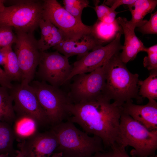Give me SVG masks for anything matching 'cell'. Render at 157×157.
I'll list each match as a JSON object with an SVG mask.
<instances>
[{
	"instance_id": "ac0fdd59",
	"label": "cell",
	"mask_w": 157,
	"mask_h": 157,
	"mask_svg": "<svg viewBox=\"0 0 157 157\" xmlns=\"http://www.w3.org/2000/svg\"><path fill=\"white\" fill-rule=\"evenodd\" d=\"M8 89L0 86V121L10 124L16 119L13 98Z\"/></svg>"
},
{
	"instance_id": "d6986e66",
	"label": "cell",
	"mask_w": 157,
	"mask_h": 157,
	"mask_svg": "<svg viewBox=\"0 0 157 157\" xmlns=\"http://www.w3.org/2000/svg\"><path fill=\"white\" fill-rule=\"evenodd\" d=\"M10 45L3 48L6 55V60L3 66L4 71L12 81L21 80L22 75L17 56Z\"/></svg>"
},
{
	"instance_id": "836d02e7",
	"label": "cell",
	"mask_w": 157,
	"mask_h": 157,
	"mask_svg": "<svg viewBox=\"0 0 157 157\" xmlns=\"http://www.w3.org/2000/svg\"><path fill=\"white\" fill-rule=\"evenodd\" d=\"M6 60V53L3 49H0V66L4 65Z\"/></svg>"
},
{
	"instance_id": "cb8c5ba5",
	"label": "cell",
	"mask_w": 157,
	"mask_h": 157,
	"mask_svg": "<svg viewBox=\"0 0 157 157\" xmlns=\"http://www.w3.org/2000/svg\"><path fill=\"white\" fill-rule=\"evenodd\" d=\"M64 7L70 14L78 21L82 22L81 15L83 9L88 7L87 0H63Z\"/></svg>"
},
{
	"instance_id": "5bb4252c",
	"label": "cell",
	"mask_w": 157,
	"mask_h": 157,
	"mask_svg": "<svg viewBox=\"0 0 157 157\" xmlns=\"http://www.w3.org/2000/svg\"><path fill=\"white\" fill-rule=\"evenodd\" d=\"M148 100L143 105L126 102L122 106V111L149 130H157V102L155 100Z\"/></svg>"
},
{
	"instance_id": "8992f818",
	"label": "cell",
	"mask_w": 157,
	"mask_h": 157,
	"mask_svg": "<svg viewBox=\"0 0 157 157\" xmlns=\"http://www.w3.org/2000/svg\"><path fill=\"white\" fill-rule=\"evenodd\" d=\"M43 2L21 1L0 12V27L9 26L16 30L33 32L42 18Z\"/></svg>"
},
{
	"instance_id": "3957f363",
	"label": "cell",
	"mask_w": 157,
	"mask_h": 157,
	"mask_svg": "<svg viewBox=\"0 0 157 157\" xmlns=\"http://www.w3.org/2000/svg\"><path fill=\"white\" fill-rule=\"evenodd\" d=\"M58 146L56 152H61L63 157H91L104 151L102 141L99 137L90 136L69 121L52 126Z\"/></svg>"
},
{
	"instance_id": "8fae6325",
	"label": "cell",
	"mask_w": 157,
	"mask_h": 157,
	"mask_svg": "<svg viewBox=\"0 0 157 157\" xmlns=\"http://www.w3.org/2000/svg\"><path fill=\"white\" fill-rule=\"evenodd\" d=\"M38 66L41 81L58 88L65 83L72 69L68 58L56 51H40Z\"/></svg>"
},
{
	"instance_id": "484cf974",
	"label": "cell",
	"mask_w": 157,
	"mask_h": 157,
	"mask_svg": "<svg viewBox=\"0 0 157 157\" xmlns=\"http://www.w3.org/2000/svg\"><path fill=\"white\" fill-rule=\"evenodd\" d=\"M13 28L9 26L0 27V49L15 43L16 36Z\"/></svg>"
},
{
	"instance_id": "74e56055",
	"label": "cell",
	"mask_w": 157,
	"mask_h": 157,
	"mask_svg": "<svg viewBox=\"0 0 157 157\" xmlns=\"http://www.w3.org/2000/svg\"><path fill=\"white\" fill-rule=\"evenodd\" d=\"M15 157H21L20 154L17 152L16 155Z\"/></svg>"
},
{
	"instance_id": "2e32d148",
	"label": "cell",
	"mask_w": 157,
	"mask_h": 157,
	"mask_svg": "<svg viewBox=\"0 0 157 157\" xmlns=\"http://www.w3.org/2000/svg\"><path fill=\"white\" fill-rule=\"evenodd\" d=\"M117 22L122 27L124 35V42L119 58L126 64L136 58L138 53L144 51L145 47L141 40L136 35L135 28L131 26L126 18L119 17L116 19Z\"/></svg>"
},
{
	"instance_id": "4dcf8cb0",
	"label": "cell",
	"mask_w": 157,
	"mask_h": 157,
	"mask_svg": "<svg viewBox=\"0 0 157 157\" xmlns=\"http://www.w3.org/2000/svg\"><path fill=\"white\" fill-rule=\"evenodd\" d=\"M110 148L113 152V157H130L125 150V147L122 146L115 143Z\"/></svg>"
},
{
	"instance_id": "e575fe53",
	"label": "cell",
	"mask_w": 157,
	"mask_h": 157,
	"mask_svg": "<svg viewBox=\"0 0 157 157\" xmlns=\"http://www.w3.org/2000/svg\"><path fill=\"white\" fill-rule=\"evenodd\" d=\"M5 2V0H0V12L3 11L6 7L4 5Z\"/></svg>"
},
{
	"instance_id": "6da1fadb",
	"label": "cell",
	"mask_w": 157,
	"mask_h": 157,
	"mask_svg": "<svg viewBox=\"0 0 157 157\" xmlns=\"http://www.w3.org/2000/svg\"><path fill=\"white\" fill-rule=\"evenodd\" d=\"M102 95L91 101L71 103L68 107L69 121L78 124L88 134L102 140L104 148L111 147L119 138L122 106Z\"/></svg>"
},
{
	"instance_id": "9a60e30c",
	"label": "cell",
	"mask_w": 157,
	"mask_h": 157,
	"mask_svg": "<svg viewBox=\"0 0 157 157\" xmlns=\"http://www.w3.org/2000/svg\"><path fill=\"white\" fill-rule=\"evenodd\" d=\"M106 42L99 39L91 33L78 40H67L63 42L53 48L68 58L77 55L79 59L97 47L103 45Z\"/></svg>"
},
{
	"instance_id": "f35d334b",
	"label": "cell",
	"mask_w": 157,
	"mask_h": 157,
	"mask_svg": "<svg viewBox=\"0 0 157 157\" xmlns=\"http://www.w3.org/2000/svg\"><path fill=\"white\" fill-rule=\"evenodd\" d=\"M149 157H157V155L156 156H149Z\"/></svg>"
},
{
	"instance_id": "603a6c76",
	"label": "cell",
	"mask_w": 157,
	"mask_h": 157,
	"mask_svg": "<svg viewBox=\"0 0 157 157\" xmlns=\"http://www.w3.org/2000/svg\"><path fill=\"white\" fill-rule=\"evenodd\" d=\"M65 40L62 32L53 25L51 33L49 36L43 40L37 41L38 47L40 51H45Z\"/></svg>"
},
{
	"instance_id": "f546056e",
	"label": "cell",
	"mask_w": 157,
	"mask_h": 157,
	"mask_svg": "<svg viewBox=\"0 0 157 157\" xmlns=\"http://www.w3.org/2000/svg\"><path fill=\"white\" fill-rule=\"evenodd\" d=\"M135 1L136 0H105V3L107 6H110L113 10H115L121 5H130L133 4Z\"/></svg>"
},
{
	"instance_id": "44dd1931",
	"label": "cell",
	"mask_w": 157,
	"mask_h": 157,
	"mask_svg": "<svg viewBox=\"0 0 157 157\" xmlns=\"http://www.w3.org/2000/svg\"><path fill=\"white\" fill-rule=\"evenodd\" d=\"M139 95L148 100L157 99V70L151 71L149 76L139 83Z\"/></svg>"
},
{
	"instance_id": "ffe728a7",
	"label": "cell",
	"mask_w": 157,
	"mask_h": 157,
	"mask_svg": "<svg viewBox=\"0 0 157 157\" xmlns=\"http://www.w3.org/2000/svg\"><path fill=\"white\" fill-rule=\"evenodd\" d=\"M10 124L0 121V154L10 155L14 152L15 134Z\"/></svg>"
},
{
	"instance_id": "277c9868",
	"label": "cell",
	"mask_w": 157,
	"mask_h": 157,
	"mask_svg": "<svg viewBox=\"0 0 157 157\" xmlns=\"http://www.w3.org/2000/svg\"><path fill=\"white\" fill-rule=\"evenodd\" d=\"M118 144L133 148L132 156L148 157L154 156L157 149V130L150 131L122 112L120 120Z\"/></svg>"
},
{
	"instance_id": "7c38bea8",
	"label": "cell",
	"mask_w": 157,
	"mask_h": 157,
	"mask_svg": "<svg viewBox=\"0 0 157 157\" xmlns=\"http://www.w3.org/2000/svg\"><path fill=\"white\" fill-rule=\"evenodd\" d=\"M121 33H117L114 39L105 46H99L74 62L66 83L77 74L91 72L102 66L114 54L122 50Z\"/></svg>"
},
{
	"instance_id": "d590c367",
	"label": "cell",
	"mask_w": 157,
	"mask_h": 157,
	"mask_svg": "<svg viewBox=\"0 0 157 157\" xmlns=\"http://www.w3.org/2000/svg\"><path fill=\"white\" fill-rule=\"evenodd\" d=\"M50 157H63V154L61 152H55Z\"/></svg>"
},
{
	"instance_id": "d4e9b609",
	"label": "cell",
	"mask_w": 157,
	"mask_h": 157,
	"mask_svg": "<svg viewBox=\"0 0 157 157\" xmlns=\"http://www.w3.org/2000/svg\"><path fill=\"white\" fill-rule=\"evenodd\" d=\"M144 51L147 54L143 58L144 67L151 71L157 70V44L149 47H145Z\"/></svg>"
},
{
	"instance_id": "7a4b0ae2",
	"label": "cell",
	"mask_w": 157,
	"mask_h": 157,
	"mask_svg": "<svg viewBox=\"0 0 157 157\" xmlns=\"http://www.w3.org/2000/svg\"><path fill=\"white\" fill-rule=\"evenodd\" d=\"M119 53L114 54L104 65L106 81L103 95L119 106L133 99L141 102L138 93L139 75L129 71Z\"/></svg>"
},
{
	"instance_id": "4316f807",
	"label": "cell",
	"mask_w": 157,
	"mask_h": 157,
	"mask_svg": "<svg viewBox=\"0 0 157 157\" xmlns=\"http://www.w3.org/2000/svg\"><path fill=\"white\" fill-rule=\"evenodd\" d=\"M138 30L144 34H157V11L151 13L149 20L138 28Z\"/></svg>"
},
{
	"instance_id": "52a82bcc",
	"label": "cell",
	"mask_w": 157,
	"mask_h": 157,
	"mask_svg": "<svg viewBox=\"0 0 157 157\" xmlns=\"http://www.w3.org/2000/svg\"><path fill=\"white\" fill-rule=\"evenodd\" d=\"M42 18L48 19L60 30L65 41L78 40L93 33L92 26L78 21L56 0L43 1Z\"/></svg>"
},
{
	"instance_id": "9c48e42d",
	"label": "cell",
	"mask_w": 157,
	"mask_h": 157,
	"mask_svg": "<svg viewBox=\"0 0 157 157\" xmlns=\"http://www.w3.org/2000/svg\"><path fill=\"white\" fill-rule=\"evenodd\" d=\"M14 52L22 75L21 83L29 84L33 80L39 64L40 51L33 32L16 30Z\"/></svg>"
},
{
	"instance_id": "8d00e7d4",
	"label": "cell",
	"mask_w": 157,
	"mask_h": 157,
	"mask_svg": "<svg viewBox=\"0 0 157 157\" xmlns=\"http://www.w3.org/2000/svg\"><path fill=\"white\" fill-rule=\"evenodd\" d=\"M0 157H10L8 154H0Z\"/></svg>"
},
{
	"instance_id": "7402d4cb",
	"label": "cell",
	"mask_w": 157,
	"mask_h": 157,
	"mask_svg": "<svg viewBox=\"0 0 157 157\" xmlns=\"http://www.w3.org/2000/svg\"><path fill=\"white\" fill-rule=\"evenodd\" d=\"M15 121L14 130L16 137L19 139L26 138L37 131L38 125L31 119L18 118Z\"/></svg>"
},
{
	"instance_id": "e0dca14e",
	"label": "cell",
	"mask_w": 157,
	"mask_h": 157,
	"mask_svg": "<svg viewBox=\"0 0 157 157\" xmlns=\"http://www.w3.org/2000/svg\"><path fill=\"white\" fill-rule=\"evenodd\" d=\"M157 5L156 0H136L133 4L128 6L131 14V19L129 21L131 25L139 28L145 24L147 20L143 18L153 11Z\"/></svg>"
},
{
	"instance_id": "83f0119b",
	"label": "cell",
	"mask_w": 157,
	"mask_h": 157,
	"mask_svg": "<svg viewBox=\"0 0 157 157\" xmlns=\"http://www.w3.org/2000/svg\"><path fill=\"white\" fill-rule=\"evenodd\" d=\"M53 25L48 19L42 18L40 20L39 26L41 31V38L39 40H42L51 33Z\"/></svg>"
},
{
	"instance_id": "ba28073f",
	"label": "cell",
	"mask_w": 157,
	"mask_h": 157,
	"mask_svg": "<svg viewBox=\"0 0 157 157\" xmlns=\"http://www.w3.org/2000/svg\"><path fill=\"white\" fill-rule=\"evenodd\" d=\"M70 80L67 93L72 103L95 99L103 95L106 81L104 65L90 73L76 75Z\"/></svg>"
},
{
	"instance_id": "f1b7e54d",
	"label": "cell",
	"mask_w": 157,
	"mask_h": 157,
	"mask_svg": "<svg viewBox=\"0 0 157 157\" xmlns=\"http://www.w3.org/2000/svg\"><path fill=\"white\" fill-rule=\"evenodd\" d=\"M99 1H94L95 6L93 8L96 13L98 21H101L106 16L114 10L106 5L105 3V1L100 5H98Z\"/></svg>"
},
{
	"instance_id": "1f68e13d",
	"label": "cell",
	"mask_w": 157,
	"mask_h": 157,
	"mask_svg": "<svg viewBox=\"0 0 157 157\" xmlns=\"http://www.w3.org/2000/svg\"><path fill=\"white\" fill-rule=\"evenodd\" d=\"M119 12H120L113 10L106 16L100 22L107 24L114 23L115 22H116V17Z\"/></svg>"
},
{
	"instance_id": "4fadbf2b",
	"label": "cell",
	"mask_w": 157,
	"mask_h": 157,
	"mask_svg": "<svg viewBox=\"0 0 157 157\" xmlns=\"http://www.w3.org/2000/svg\"><path fill=\"white\" fill-rule=\"evenodd\" d=\"M21 140L17 152L21 157H50L58 146L57 138L51 130L43 133L36 131Z\"/></svg>"
},
{
	"instance_id": "30bf717a",
	"label": "cell",
	"mask_w": 157,
	"mask_h": 157,
	"mask_svg": "<svg viewBox=\"0 0 157 157\" xmlns=\"http://www.w3.org/2000/svg\"><path fill=\"white\" fill-rule=\"evenodd\" d=\"M9 90L13 100L14 110L18 118L31 119L38 126L49 123L33 88L29 84L21 83L13 85Z\"/></svg>"
},
{
	"instance_id": "5b68a950",
	"label": "cell",
	"mask_w": 157,
	"mask_h": 157,
	"mask_svg": "<svg viewBox=\"0 0 157 157\" xmlns=\"http://www.w3.org/2000/svg\"><path fill=\"white\" fill-rule=\"evenodd\" d=\"M29 84L33 88L38 101L52 126L63 122L68 115L69 105L72 103L67 93L42 81H35Z\"/></svg>"
},
{
	"instance_id": "d6a6232c",
	"label": "cell",
	"mask_w": 157,
	"mask_h": 157,
	"mask_svg": "<svg viewBox=\"0 0 157 157\" xmlns=\"http://www.w3.org/2000/svg\"><path fill=\"white\" fill-rule=\"evenodd\" d=\"M91 157H113V153L111 149L108 152L105 151L97 152Z\"/></svg>"
}]
</instances>
